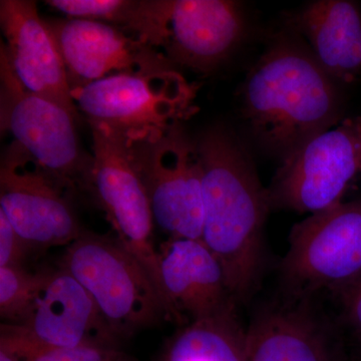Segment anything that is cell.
<instances>
[{"label": "cell", "instance_id": "11", "mask_svg": "<svg viewBox=\"0 0 361 361\" xmlns=\"http://www.w3.org/2000/svg\"><path fill=\"white\" fill-rule=\"evenodd\" d=\"M90 128L92 168L89 192L106 213L118 235L116 239L141 262L164 297L160 253L153 243L155 222L146 189L130 158L129 146L106 126L90 123Z\"/></svg>", "mask_w": 361, "mask_h": 361}, {"label": "cell", "instance_id": "3", "mask_svg": "<svg viewBox=\"0 0 361 361\" xmlns=\"http://www.w3.org/2000/svg\"><path fill=\"white\" fill-rule=\"evenodd\" d=\"M61 266L87 291L118 341L171 318L155 282L118 239L82 230Z\"/></svg>", "mask_w": 361, "mask_h": 361}, {"label": "cell", "instance_id": "15", "mask_svg": "<svg viewBox=\"0 0 361 361\" xmlns=\"http://www.w3.org/2000/svg\"><path fill=\"white\" fill-rule=\"evenodd\" d=\"M0 23L6 44L1 52L28 92L47 97L78 118L63 59L37 4L1 0Z\"/></svg>", "mask_w": 361, "mask_h": 361}, {"label": "cell", "instance_id": "7", "mask_svg": "<svg viewBox=\"0 0 361 361\" xmlns=\"http://www.w3.org/2000/svg\"><path fill=\"white\" fill-rule=\"evenodd\" d=\"M127 144L154 222L171 240H201L203 165L197 141L178 125L159 137Z\"/></svg>", "mask_w": 361, "mask_h": 361}, {"label": "cell", "instance_id": "16", "mask_svg": "<svg viewBox=\"0 0 361 361\" xmlns=\"http://www.w3.org/2000/svg\"><path fill=\"white\" fill-rule=\"evenodd\" d=\"M160 275L175 322L186 325L236 308L222 266L202 240L170 239L160 253Z\"/></svg>", "mask_w": 361, "mask_h": 361}, {"label": "cell", "instance_id": "5", "mask_svg": "<svg viewBox=\"0 0 361 361\" xmlns=\"http://www.w3.org/2000/svg\"><path fill=\"white\" fill-rule=\"evenodd\" d=\"M198 87L177 70L121 75L71 90L73 103L90 123L106 126L126 142L165 134L198 111Z\"/></svg>", "mask_w": 361, "mask_h": 361}, {"label": "cell", "instance_id": "1", "mask_svg": "<svg viewBox=\"0 0 361 361\" xmlns=\"http://www.w3.org/2000/svg\"><path fill=\"white\" fill-rule=\"evenodd\" d=\"M203 165L202 241L224 270L236 302L258 288L265 264L269 194L236 137L223 128L196 140Z\"/></svg>", "mask_w": 361, "mask_h": 361}, {"label": "cell", "instance_id": "20", "mask_svg": "<svg viewBox=\"0 0 361 361\" xmlns=\"http://www.w3.org/2000/svg\"><path fill=\"white\" fill-rule=\"evenodd\" d=\"M13 355L21 361H120L113 348L99 344L28 349Z\"/></svg>", "mask_w": 361, "mask_h": 361}, {"label": "cell", "instance_id": "6", "mask_svg": "<svg viewBox=\"0 0 361 361\" xmlns=\"http://www.w3.org/2000/svg\"><path fill=\"white\" fill-rule=\"evenodd\" d=\"M288 243L280 273L292 295H337L361 278V200L308 216L293 226Z\"/></svg>", "mask_w": 361, "mask_h": 361}, {"label": "cell", "instance_id": "17", "mask_svg": "<svg viewBox=\"0 0 361 361\" xmlns=\"http://www.w3.org/2000/svg\"><path fill=\"white\" fill-rule=\"evenodd\" d=\"M293 25L332 80L355 82L361 73V11L357 4L348 0L310 2L296 14Z\"/></svg>", "mask_w": 361, "mask_h": 361}, {"label": "cell", "instance_id": "8", "mask_svg": "<svg viewBox=\"0 0 361 361\" xmlns=\"http://www.w3.org/2000/svg\"><path fill=\"white\" fill-rule=\"evenodd\" d=\"M361 174V118H346L282 161L270 187L271 209L322 212L342 203Z\"/></svg>", "mask_w": 361, "mask_h": 361}, {"label": "cell", "instance_id": "12", "mask_svg": "<svg viewBox=\"0 0 361 361\" xmlns=\"http://www.w3.org/2000/svg\"><path fill=\"white\" fill-rule=\"evenodd\" d=\"M118 341L92 297L68 271L47 270L44 282L18 324H2L0 348L13 353L28 349L73 348Z\"/></svg>", "mask_w": 361, "mask_h": 361}, {"label": "cell", "instance_id": "14", "mask_svg": "<svg viewBox=\"0 0 361 361\" xmlns=\"http://www.w3.org/2000/svg\"><path fill=\"white\" fill-rule=\"evenodd\" d=\"M299 302L259 310L246 329L248 361H346L341 334L331 320Z\"/></svg>", "mask_w": 361, "mask_h": 361}, {"label": "cell", "instance_id": "13", "mask_svg": "<svg viewBox=\"0 0 361 361\" xmlns=\"http://www.w3.org/2000/svg\"><path fill=\"white\" fill-rule=\"evenodd\" d=\"M44 21L63 59L71 90L116 75L176 70L160 52L116 26L84 18Z\"/></svg>", "mask_w": 361, "mask_h": 361}, {"label": "cell", "instance_id": "24", "mask_svg": "<svg viewBox=\"0 0 361 361\" xmlns=\"http://www.w3.org/2000/svg\"><path fill=\"white\" fill-rule=\"evenodd\" d=\"M360 346H361V341H360Z\"/></svg>", "mask_w": 361, "mask_h": 361}, {"label": "cell", "instance_id": "19", "mask_svg": "<svg viewBox=\"0 0 361 361\" xmlns=\"http://www.w3.org/2000/svg\"><path fill=\"white\" fill-rule=\"evenodd\" d=\"M47 270L30 272L23 265L0 267V316L4 324H18L44 282Z\"/></svg>", "mask_w": 361, "mask_h": 361}, {"label": "cell", "instance_id": "22", "mask_svg": "<svg viewBox=\"0 0 361 361\" xmlns=\"http://www.w3.org/2000/svg\"><path fill=\"white\" fill-rule=\"evenodd\" d=\"M336 296L341 300L344 319L361 341V278Z\"/></svg>", "mask_w": 361, "mask_h": 361}, {"label": "cell", "instance_id": "4", "mask_svg": "<svg viewBox=\"0 0 361 361\" xmlns=\"http://www.w3.org/2000/svg\"><path fill=\"white\" fill-rule=\"evenodd\" d=\"M245 20L229 0H137L127 35L177 68L212 71L239 44Z\"/></svg>", "mask_w": 361, "mask_h": 361}, {"label": "cell", "instance_id": "2", "mask_svg": "<svg viewBox=\"0 0 361 361\" xmlns=\"http://www.w3.org/2000/svg\"><path fill=\"white\" fill-rule=\"evenodd\" d=\"M242 111L254 139L283 161L339 122L341 94L308 47L280 37L247 75Z\"/></svg>", "mask_w": 361, "mask_h": 361}, {"label": "cell", "instance_id": "10", "mask_svg": "<svg viewBox=\"0 0 361 361\" xmlns=\"http://www.w3.org/2000/svg\"><path fill=\"white\" fill-rule=\"evenodd\" d=\"M75 120L59 104L28 92L0 54L1 130L42 167L75 190L89 191L92 156L80 146Z\"/></svg>", "mask_w": 361, "mask_h": 361}, {"label": "cell", "instance_id": "9", "mask_svg": "<svg viewBox=\"0 0 361 361\" xmlns=\"http://www.w3.org/2000/svg\"><path fill=\"white\" fill-rule=\"evenodd\" d=\"M77 190L13 142L0 161V211L28 249L68 246L82 229L71 197Z\"/></svg>", "mask_w": 361, "mask_h": 361}, {"label": "cell", "instance_id": "23", "mask_svg": "<svg viewBox=\"0 0 361 361\" xmlns=\"http://www.w3.org/2000/svg\"><path fill=\"white\" fill-rule=\"evenodd\" d=\"M0 361H21L16 355L4 348H0Z\"/></svg>", "mask_w": 361, "mask_h": 361}, {"label": "cell", "instance_id": "21", "mask_svg": "<svg viewBox=\"0 0 361 361\" xmlns=\"http://www.w3.org/2000/svg\"><path fill=\"white\" fill-rule=\"evenodd\" d=\"M27 251L6 214L0 211V267L23 265Z\"/></svg>", "mask_w": 361, "mask_h": 361}, {"label": "cell", "instance_id": "18", "mask_svg": "<svg viewBox=\"0 0 361 361\" xmlns=\"http://www.w3.org/2000/svg\"><path fill=\"white\" fill-rule=\"evenodd\" d=\"M163 361H248L246 329L236 308L184 325L169 342Z\"/></svg>", "mask_w": 361, "mask_h": 361}]
</instances>
